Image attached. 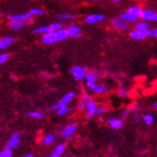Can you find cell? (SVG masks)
Instances as JSON below:
<instances>
[{"mask_svg": "<svg viewBox=\"0 0 157 157\" xmlns=\"http://www.w3.org/2000/svg\"><path fill=\"white\" fill-rule=\"evenodd\" d=\"M87 88L92 92L93 94H96V95H101V94H105L107 92V87L103 84H98V83H88L86 84Z\"/></svg>", "mask_w": 157, "mask_h": 157, "instance_id": "ba28073f", "label": "cell"}, {"mask_svg": "<svg viewBox=\"0 0 157 157\" xmlns=\"http://www.w3.org/2000/svg\"><path fill=\"white\" fill-rule=\"evenodd\" d=\"M106 20V17L101 13H94V14H90L85 17V23L86 24L93 25L97 24V23H101Z\"/></svg>", "mask_w": 157, "mask_h": 157, "instance_id": "52a82bcc", "label": "cell"}, {"mask_svg": "<svg viewBox=\"0 0 157 157\" xmlns=\"http://www.w3.org/2000/svg\"><path fill=\"white\" fill-rule=\"evenodd\" d=\"M142 120L145 124L147 125H152L153 123L155 122V117L152 115V113H145L144 116L142 117Z\"/></svg>", "mask_w": 157, "mask_h": 157, "instance_id": "7402d4cb", "label": "cell"}, {"mask_svg": "<svg viewBox=\"0 0 157 157\" xmlns=\"http://www.w3.org/2000/svg\"><path fill=\"white\" fill-rule=\"evenodd\" d=\"M12 154H13L12 150L7 147V148H5L3 151L0 152V157H12Z\"/></svg>", "mask_w": 157, "mask_h": 157, "instance_id": "f546056e", "label": "cell"}, {"mask_svg": "<svg viewBox=\"0 0 157 157\" xmlns=\"http://www.w3.org/2000/svg\"><path fill=\"white\" fill-rule=\"evenodd\" d=\"M150 22L147 21H144V20H139L134 23V29H140V31H143V32H147V29H150Z\"/></svg>", "mask_w": 157, "mask_h": 157, "instance_id": "2e32d148", "label": "cell"}, {"mask_svg": "<svg viewBox=\"0 0 157 157\" xmlns=\"http://www.w3.org/2000/svg\"><path fill=\"white\" fill-rule=\"evenodd\" d=\"M119 17H121V19H123V20H125L127 22H129V23H135L136 21H139V17H134L133 14H131V13H129L128 11H125V12H123V13H121Z\"/></svg>", "mask_w": 157, "mask_h": 157, "instance_id": "d6986e66", "label": "cell"}, {"mask_svg": "<svg viewBox=\"0 0 157 157\" xmlns=\"http://www.w3.org/2000/svg\"><path fill=\"white\" fill-rule=\"evenodd\" d=\"M29 20H11L10 21V27L12 29H21L24 26H27L29 24Z\"/></svg>", "mask_w": 157, "mask_h": 157, "instance_id": "4fadbf2b", "label": "cell"}, {"mask_svg": "<svg viewBox=\"0 0 157 157\" xmlns=\"http://www.w3.org/2000/svg\"><path fill=\"white\" fill-rule=\"evenodd\" d=\"M68 35L69 37H73V38H80L82 36V29L78 25L75 24H72V25H69L68 29Z\"/></svg>", "mask_w": 157, "mask_h": 157, "instance_id": "7c38bea8", "label": "cell"}, {"mask_svg": "<svg viewBox=\"0 0 157 157\" xmlns=\"http://www.w3.org/2000/svg\"><path fill=\"white\" fill-rule=\"evenodd\" d=\"M132 119H133V122L139 123V122H141V120H142V117H141L140 113H134V115L132 116Z\"/></svg>", "mask_w": 157, "mask_h": 157, "instance_id": "e575fe53", "label": "cell"}, {"mask_svg": "<svg viewBox=\"0 0 157 157\" xmlns=\"http://www.w3.org/2000/svg\"><path fill=\"white\" fill-rule=\"evenodd\" d=\"M85 111H86V117L93 118V117H95V116L101 115V113H106V111H107V108L101 107V106H98L95 101H91L85 107Z\"/></svg>", "mask_w": 157, "mask_h": 157, "instance_id": "7a4b0ae2", "label": "cell"}, {"mask_svg": "<svg viewBox=\"0 0 157 157\" xmlns=\"http://www.w3.org/2000/svg\"><path fill=\"white\" fill-rule=\"evenodd\" d=\"M133 111L132 108H125V109H123L122 111H121V116H122L123 118H127L128 116H130V113Z\"/></svg>", "mask_w": 157, "mask_h": 157, "instance_id": "d6a6232c", "label": "cell"}, {"mask_svg": "<svg viewBox=\"0 0 157 157\" xmlns=\"http://www.w3.org/2000/svg\"><path fill=\"white\" fill-rule=\"evenodd\" d=\"M147 37L157 39V27H150L147 29Z\"/></svg>", "mask_w": 157, "mask_h": 157, "instance_id": "4316f807", "label": "cell"}, {"mask_svg": "<svg viewBox=\"0 0 157 157\" xmlns=\"http://www.w3.org/2000/svg\"><path fill=\"white\" fill-rule=\"evenodd\" d=\"M152 108L153 109H155V110H157V101H155L154 104L152 105Z\"/></svg>", "mask_w": 157, "mask_h": 157, "instance_id": "8d00e7d4", "label": "cell"}, {"mask_svg": "<svg viewBox=\"0 0 157 157\" xmlns=\"http://www.w3.org/2000/svg\"><path fill=\"white\" fill-rule=\"evenodd\" d=\"M108 1H110L111 3H119L121 0H108Z\"/></svg>", "mask_w": 157, "mask_h": 157, "instance_id": "d590c367", "label": "cell"}, {"mask_svg": "<svg viewBox=\"0 0 157 157\" xmlns=\"http://www.w3.org/2000/svg\"><path fill=\"white\" fill-rule=\"evenodd\" d=\"M110 23H111V26H113L116 31H119V32H125V31H128L131 26L130 25L131 23L127 22L125 20L121 19L120 17H113Z\"/></svg>", "mask_w": 157, "mask_h": 157, "instance_id": "3957f363", "label": "cell"}, {"mask_svg": "<svg viewBox=\"0 0 157 157\" xmlns=\"http://www.w3.org/2000/svg\"><path fill=\"white\" fill-rule=\"evenodd\" d=\"M142 10H143V8L140 7V6H132V7L129 8L127 11L129 13H131V14H133L134 17H136L140 19L141 14H142Z\"/></svg>", "mask_w": 157, "mask_h": 157, "instance_id": "ffe728a7", "label": "cell"}, {"mask_svg": "<svg viewBox=\"0 0 157 157\" xmlns=\"http://www.w3.org/2000/svg\"><path fill=\"white\" fill-rule=\"evenodd\" d=\"M21 139H22V135H21V133H20V132H14L12 134V136L10 137L9 142L7 143V147H8V148H11V150H13V148H17V147L19 146L20 142H21Z\"/></svg>", "mask_w": 157, "mask_h": 157, "instance_id": "30bf717a", "label": "cell"}, {"mask_svg": "<svg viewBox=\"0 0 157 157\" xmlns=\"http://www.w3.org/2000/svg\"><path fill=\"white\" fill-rule=\"evenodd\" d=\"M15 38L12 36H6L3 37V38L0 39V49H6L8 48L9 46H11V45L14 43Z\"/></svg>", "mask_w": 157, "mask_h": 157, "instance_id": "9a60e30c", "label": "cell"}, {"mask_svg": "<svg viewBox=\"0 0 157 157\" xmlns=\"http://www.w3.org/2000/svg\"><path fill=\"white\" fill-rule=\"evenodd\" d=\"M70 73L76 81H83L86 75V70L81 66H73L70 70Z\"/></svg>", "mask_w": 157, "mask_h": 157, "instance_id": "5b68a950", "label": "cell"}, {"mask_svg": "<svg viewBox=\"0 0 157 157\" xmlns=\"http://www.w3.org/2000/svg\"><path fill=\"white\" fill-rule=\"evenodd\" d=\"M49 26H50L52 31H57V29L63 27V25H62V23H60V22H54V23H52V24L49 25Z\"/></svg>", "mask_w": 157, "mask_h": 157, "instance_id": "4dcf8cb0", "label": "cell"}, {"mask_svg": "<svg viewBox=\"0 0 157 157\" xmlns=\"http://www.w3.org/2000/svg\"><path fill=\"white\" fill-rule=\"evenodd\" d=\"M69 111H70V108L68 107V105L63 106V107H60L59 109H57V113H58V116H66L67 113H69Z\"/></svg>", "mask_w": 157, "mask_h": 157, "instance_id": "f1b7e54d", "label": "cell"}, {"mask_svg": "<svg viewBox=\"0 0 157 157\" xmlns=\"http://www.w3.org/2000/svg\"><path fill=\"white\" fill-rule=\"evenodd\" d=\"M129 37H130L132 40L141 42V40H144L147 37V32H143V31H140V29H133L129 32Z\"/></svg>", "mask_w": 157, "mask_h": 157, "instance_id": "9c48e42d", "label": "cell"}, {"mask_svg": "<svg viewBox=\"0 0 157 157\" xmlns=\"http://www.w3.org/2000/svg\"><path fill=\"white\" fill-rule=\"evenodd\" d=\"M52 31V29H50V26H39L37 27V29H34V33L35 34H39V35H44L46 34V33L50 32Z\"/></svg>", "mask_w": 157, "mask_h": 157, "instance_id": "cb8c5ba5", "label": "cell"}, {"mask_svg": "<svg viewBox=\"0 0 157 157\" xmlns=\"http://www.w3.org/2000/svg\"><path fill=\"white\" fill-rule=\"evenodd\" d=\"M91 101H92L91 96L86 95V94L82 95V97L80 98V101H78V108H80L81 110H85V107L87 106V104Z\"/></svg>", "mask_w": 157, "mask_h": 157, "instance_id": "ac0fdd59", "label": "cell"}, {"mask_svg": "<svg viewBox=\"0 0 157 157\" xmlns=\"http://www.w3.org/2000/svg\"><path fill=\"white\" fill-rule=\"evenodd\" d=\"M108 124L113 130H120L123 127V121L119 118H109L108 119Z\"/></svg>", "mask_w": 157, "mask_h": 157, "instance_id": "5bb4252c", "label": "cell"}, {"mask_svg": "<svg viewBox=\"0 0 157 157\" xmlns=\"http://www.w3.org/2000/svg\"><path fill=\"white\" fill-rule=\"evenodd\" d=\"M64 151H66V144H59L49 157H61V155L64 153Z\"/></svg>", "mask_w": 157, "mask_h": 157, "instance_id": "44dd1931", "label": "cell"}, {"mask_svg": "<svg viewBox=\"0 0 157 157\" xmlns=\"http://www.w3.org/2000/svg\"><path fill=\"white\" fill-rule=\"evenodd\" d=\"M140 19L147 21L150 23H155L157 22V12L152 9H143Z\"/></svg>", "mask_w": 157, "mask_h": 157, "instance_id": "8992f818", "label": "cell"}, {"mask_svg": "<svg viewBox=\"0 0 157 157\" xmlns=\"http://www.w3.org/2000/svg\"><path fill=\"white\" fill-rule=\"evenodd\" d=\"M78 131V125L75 123H70L68 124L66 128H64L63 130L61 131V136L63 139H69V137H71L72 135H74V133Z\"/></svg>", "mask_w": 157, "mask_h": 157, "instance_id": "8fae6325", "label": "cell"}, {"mask_svg": "<svg viewBox=\"0 0 157 157\" xmlns=\"http://www.w3.org/2000/svg\"><path fill=\"white\" fill-rule=\"evenodd\" d=\"M55 140H56V136H55L54 134H48L44 137L43 143H44L45 145H49V144H52V143H54Z\"/></svg>", "mask_w": 157, "mask_h": 157, "instance_id": "484cf974", "label": "cell"}, {"mask_svg": "<svg viewBox=\"0 0 157 157\" xmlns=\"http://www.w3.org/2000/svg\"><path fill=\"white\" fill-rule=\"evenodd\" d=\"M8 59H9V54H7V52L1 54L0 55V64H3L6 61H8Z\"/></svg>", "mask_w": 157, "mask_h": 157, "instance_id": "1f68e13d", "label": "cell"}, {"mask_svg": "<svg viewBox=\"0 0 157 157\" xmlns=\"http://www.w3.org/2000/svg\"><path fill=\"white\" fill-rule=\"evenodd\" d=\"M117 94H118V96L121 98L125 97V96H127V90H124V88H119L117 91Z\"/></svg>", "mask_w": 157, "mask_h": 157, "instance_id": "836d02e7", "label": "cell"}, {"mask_svg": "<svg viewBox=\"0 0 157 157\" xmlns=\"http://www.w3.org/2000/svg\"><path fill=\"white\" fill-rule=\"evenodd\" d=\"M74 97H75V93H74V92H69V93H67L66 95L61 98V101H59V103H57V104H55L54 106H52L49 110H50V111H56L57 109H59L60 107L67 106L69 103H71V101H73Z\"/></svg>", "mask_w": 157, "mask_h": 157, "instance_id": "277c9868", "label": "cell"}, {"mask_svg": "<svg viewBox=\"0 0 157 157\" xmlns=\"http://www.w3.org/2000/svg\"><path fill=\"white\" fill-rule=\"evenodd\" d=\"M67 38H69L68 31H67V29L61 27L57 31H50V32L43 35L42 43L45 45H52L59 42H63Z\"/></svg>", "mask_w": 157, "mask_h": 157, "instance_id": "6da1fadb", "label": "cell"}, {"mask_svg": "<svg viewBox=\"0 0 157 157\" xmlns=\"http://www.w3.org/2000/svg\"><path fill=\"white\" fill-rule=\"evenodd\" d=\"M94 1H99V0H94Z\"/></svg>", "mask_w": 157, "mask_h": 157, "instance_id": "f35d334b", "label": "cell"}, {"mask_svg": "<svg viewBox=\"0 0 157 157\" xmlns=\"http://www.w3.org/2000/svg\"><path fill=\"white\" fill-rule=\"evenodd\" d=\"M23 157H34V156H33V154H26V155H24Z\"/></svg>", "mask_w": 157, "mask_h": 157, "instance_id": "74e56055", "label": "cell"}, {"mask_svg": "<svg viewBox=\"0 0 157 157\" xmlns=\"http://www.w3.org/2000/svg\"><path fill=\"white\" fill-rule=\"evenodd\" d=\"M33 15L29 12L26 13H21V14H9L8 15V19L9 20H29L32 19Z\"/></svg>", "mask_w": 157, "mask_h": 157, "instance_id": "e0dca14e", "label": "cell"}, {"mask_svg": "<svg viewBox=\"0 0 157 157\" xmlns=\"http://www.w3.org/2000/svg\"><path fill=\"white\" fill-rule=\"evenodd\" d=\"M29 13L33 15V17H38V15H43L45 13V11L43 9H39V8H34V9L29 10Z\"/></svg>", "mask_w": 157, "mask_h": 157, "instance_id": "83f0119b", "label": "cell"}, {"mask_svg": "<svg viewBox=\"0 0 157 157\" xmlns=\"http://www.w3.org/2000/svg\"><path fill=\"white\" fill-rule=\"evenodd\" d=\"M26 116L29 118H33V119H43L45 118V113L42 111H29L26 113Z\"/></svg>", "mask_w": 157, "mask_h": 157, "instance_id": "603a6c76", "label": "cell"}, {"mask_svg": "<svg viewBox=\"0 0 157 157\" xmlns=\"http://www.w3.org/2000/svg\"><path fill=\"white\" fill-rule=\"evenodd\" d=\"M57 17H58V19H60V20L69 21V20H74L76 17V15L73 14V13H60V14H58Z\"/></svg>", "mask_w": 157, "mask_h": 157, "instance_id": "d4e9b609", "label": "cell"}]
</instances>
